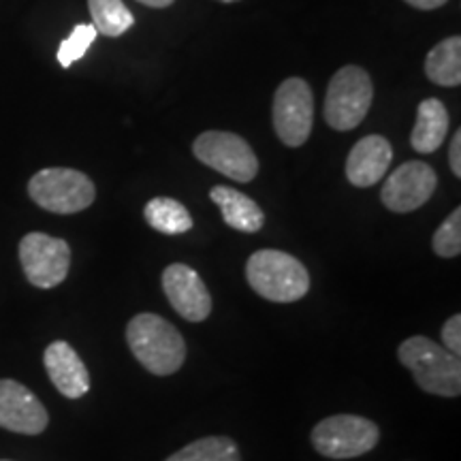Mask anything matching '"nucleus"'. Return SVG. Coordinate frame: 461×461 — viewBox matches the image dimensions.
<instances>
[{"instance_id":"bb28decb","label":"nucleus","mask_w":461,"mask_h":461,"mask_svg":"<svg viewBox=\"0 0 461 461\" xmlns=\"http://www.w3.org/2000/svg\"><path fill=\"white\" fill-rule=\"evenodd\" d=\"M221 3H240V0H221Z\"/></svg>"},{"instance_id":"f3484780","label":"nucleus","mask_w":461,"mask_h":461,"mask_svg":"<svg viewBox=\"0 0 461 461\" xmlns=\"http://www.w3.org/2000/svg\"><path fill=\"white\" fill-rule=\"evenodd\" d=\"M425 75L442 88L461 84V37H448L429 50L425 58Z\"/></svg>"},{"instance_id":"7ed1b4c3","label":"nucleus","mask_w":461,"mask_h":461,"mask_svg":"<svg viewBox=\"0 0 461 461\" xmlns=\"http://www.w3.org/2000/svg\"><path fill=\"white\" fill-rule=\"evenodd\" d=\"M246 278L267 302L293 303L310 291V274L303 263L282 250H258L248 258Z\"/></svg>"},{"instance_id":"4be33fe9","label":"nucleus","mask_w":461,"mask_h":461,"mask_svg":"<svg viewBox=\"0 0 461 461\" xmlns=\"http://www.w3.org/2000/svg\"><path fill=\"white\" fill-rule=\"evenodd\" d=\"M431 248L438 257L453 258L461 252V207H455L453 214L440 224V229L434 233Z\"/></svg>"},{"instance_id":"b1692460","label":"nucleus","mask_w":461,"mask_h":461,"mask_svg":"<svg viewBox=\"0 0 461 461\" xmlns=\"http://www.w3.org/2000/svg\"><path fill=\"white\" fill-rule=\"evenodd\" d=\"M448 163H451L455 177H461V131L453 135L451 149H448Z\"/></svg>"},{"instance_id":"ddd939ff","label":"nucleus","mask_w":461,"mask_h":461,"mask_svg":"<svg viewBox=\"0 0 461 461\" xmlns=\"http://www.w3.org/2000/svg\"><path fill=\"white\" fill-rule=\"evenodd\" d=\"M45 370L54 387L68 400H79L90 391V374L77 350L68 342L56 339L45 348Z\"/></svg>"},{"instance_id":"cd10ccee","label":"nucleus","mask_w":461,"mask_h":461,"mask_svg":"<svg viewBox=\"0 0 461 461\" xmlns=\"http://www.w3.org/2000/svg\"><path fill=\"white\" fill-rule=\"evenodd\" d=\"M0 461H7V459H0Z\"/></svg>"},{"instance_id":"a878e982","label":"nucleus","mask_w":461,"mask_h":461,"mask_svg":"<svg viewBox=\"0 0 461 461\" xmlns=\"http://www.w3.org/2000/svg\"><path fill=\"white\" fill-rule=\"evenodd\" d=\"M137 3L146 5V7H152V9H165V7H169V5L176 3V0H137Z\"/></svg>"},{"instance_id":"6e6552de","label":"nucleus","mask_w":461,"mask_h":461,"mask_svg":"<svg viewBox=\"0 0 461 461\" xmlns=\"http://www.w3.org/2000/svg\"><path fill=\"white\" fill-rule=\"evenodd\" d=\"M193 152L201 163L240 184L252 182L258 173L257 154L252 152L248 141L235 132H201L193 143Z\"/></svg>"},{"instance_id":"423d86ee","label":"nucleus","mask_w":461,"mask_h":461,"mask_svg":"<svg viewBox=\"0 0 461 461\" xmlns=\"http://www.w3.org/2000/svg\"><path fill=\"white\" fill-rule=\"evenodd\" d=\"M380 429L374 420L357 414H336L321 420L312 429L316 451L330 459H353L378 445Z\"/></svg>"},{"instance_id":"20e7f679","label":"nucleus","mask_w":461,"mask_h":461,"mask_svg":"<svg viewBox=\"0 0 461 461\" xmlns=\"http://www.w3.org/2000/svg\"><path fill=\"white\" fill-rule=\"evenodd\" d=\"M28 194L34 203L51 214H77L95 203L96 188L82 171L50 167L31 177Z\"/></svg>"},{"instance_id":"4468645a","label":"nucleus","mask_w":461,"mask_h":461,"mask_svg":"<svg viewBox=\"0 0 461 461\" xmlns=\"http://www.w3.org/2000/svg\"><path fill=\"white\" fill-rule=\"evenodd\" d=\"M393 160V148L380 135L359 140L346 158V177L357 188H370L378 184Z\"/></svg>"},{"instance_id":"f8f14e48","label":"nucleus","mask_w":461,"mask_h":461,"mask_svg":"<svg viewBox=\"0 0 461 461\" xmlns=\"http://www.w3.org/2000/svg\"><path fill=\"white\" fill-rule=\"evenodd\" d=\"M163 291L171 308L188 322L205 321L212 312V295L193 267L173 263L163 272Z\"/></svg>"},{"instance_id":"6ab92c4d","label":"nucleus","mask_w":461,"mask_h":461,"mask_svg":"<svg viewBox=\"0 0 461 461\" xmlns=\"http://www.w3.org/2000/svg\"><path fill=\"white\" fill-rule=\"evenodd\" d=\"M167 461H241V455L230 438L210 436L190 442Z\"/></svg>"},{"instance_id":"a211bd4d","label":"nucleus","mask_w":461,"mask_h":461,"mask_svg":"<svg viewBox=\"0 0 461 461\" xmlns=\"http://www.w3.org/2000/svg\"><path fill=\"white\" fill-rule=\"evenodd\" d=\"M143 218L154 230L163 235H182L193 229V216L180 201L171 197H154L143 207Z\"/></svg>"},{"instance_id":"aec40b11","label":"nucleus","mask_w":461,"mask_h":461,"mask_svg":"<svg viewBox=\"0 0 461 461\" xmlns=\"http://www.w3.org/2000/svg\"><path fill=\"white\" fill-rule=\"evenodd\" d=\"M92 26L105 37H120L135 22L122 0H88Z\"/></svg>"},{"instance_id":"0eeeda50","label":"nucleus","mask_w":461,"mask_h":461,"mask_svg":"<svg viewBox=\"0 0 461 461\" xmlns=\"http://www.w3.org/2000/svg\"><path fill=\"white\" fill-rule=\"evenodd\" d=\"M272 120L276 135L288 148H299L308 141L314 124V95L305 79L288 77L278 86Z\"/></svg>"},{"instance_id":"9d476101","label":"nucleus","mask_w":461,"mask_h":461,"mask_svg":"<svg viewBox=\"0 0 461 461\" xmlns=\"http://www.w3.org/2000/svg\"><path fill=\"white\" fill-rule=\"evenodd\" d=\"M436 186L438 176L434 167L420 160H408L387 177L380 190V199L395 214H408L428 203L436 193Z\"/></svg>"},{"instance_id":"393cba45","label":"nucleus","mask_w":461,"mask_h":461,"mask_svg":"<svg viewBox=\"0 0 461 461\" xmlns=\"http://www.w3.org/2000/svg\"><path fill=\"white\" fill-rule=\"evenodd\" d=\"M408 5L414 9H420V11H434L438 7H442V5H447V0H406Z\"/></svg>"},{"instance_id":"412c9836","label":"nucleus","mask_w":461,"mask_h":461,"mask_svg":"<svg viewBox=\"0 0 461 461\" xmlns=\"http://www.w3.org/2000/svg\"><path fill=\"white\" fill-rule=\"evenodd\" d=\"M96 34L99 32H96V28L92 24L75 26L71 37L65 39V41L60 43V48H58V62H60V67L68 68L73 67V62L82 60L90 45L95 43Z\"/></svg>"},{"instance_id":"f257e3e1","label":"nucleus","mask_w":461,"mask_h":461,"mask_svg":"<svg viewBox=\"0 0 461 461\" xmlns=\"http://www.w3.org/2000/svg\"><path fill=\"white\" fill-rule=\"evenodd\" d=\"M126 342L135 359L154 376H171L186 359V344L180 331L158 314L132 316L126 325Z\"/></svg>"},{"instance_id":"dca6fc26","label":"nucleus","mask_w":461,"mask_h":461,"mask_svg":"<svg viewBox=\"0 0 461 461\" xmlns=\"http://www.w3.org/2000/svg\"><path fill=\"white\" fill-rule=\"evenodd\" d=\"M448 135V112L445 103L438 99L420 101L417 122L411 132L412 148L420 154H434Z\"/></svg>"},{"instance_id":"2eb2a0df","label":"nucleus","mask_w":461,"mask_h":461,"mask_svg":"<svg viewBox=\"0 0 461 461\" xmlns=\"http://www.w3.org/2000/svg\"><path fill=\"white\" fill-rule=\"evenodd\" d=\"M210 199L221 207L224 222L230 229L241 230V233H257L265 222V214L257 201L248 194L229 186H214L210 190Z\"/></svg>"},{"instance_id":"5701e85b","label":"nucleus","mask_w":461,"mask_h":461,"mask_svg":"<svg viewBox=\"0 0 461 461\" xmlns=\"http://www.w3.org/2000/svg\"><path fill=\"white\" fill-rule=\"evenodd\" d=\"M442 342H445V348L455 357L461 353V316L455 314L445 322L442 327Z\"/></svg>"},{"instance_id":"f03ea898","label":"nucleus","mask_w":461,"mask_h":461,"mask_svg":"<svg viewBox=\"0 0 461 461\" xmlns=\"http://www.w3.org/2000/svg\"><path fill=\"white\" fill-rule=\"evenodd\" d=\"M402 366L412 372L414 383L425 393L457 397L461 393V361L445 346L425 336L408 338L397 348Z\"/></svg>"},{"instance_id":"1a4fd4ad","label":"nucleus","mask_w":461,"mask_h":461,"mask_svg":"<svg viewBox=\"0 0 461 461\" xmlns=\"http://www.w3.org/2000/svg\"><path fill=\"white\" fill-rule=\"evenodd\" d=\"M20 263L32 286L54 288L71 269V246L51 235L28 233L20 241Z\"/></svg>"},{"instance_id":"9b49d317","label":"nucleus","mask_w":461,"mask_h":461,"mask_svg":"<svg viewBox=\"0 0 461 461\" xmlns=\"http://www.w3.org/2000/svg\"><path fill=\"white\" fill-rule=\"evenodd\" d=\"M50 423L48 411L39 397L17 380H0V428L15 434L37 436Z\"/></svg>"},{"instance_id":"39448f33","label":"nucleus","mask_w":461,"mask_h":461,"mask_svg":"<svg viewBox=\"0 0 461 461\" xmlns=\"http://www.w3.org/2000/svg\"><path fill=\"white\" fill-rule=\"evenodd\" d=\"M372 79L361 67H342L333 75L325 96V122L333 131H353L372 107Z\"/></svg>"}]
</instances>
